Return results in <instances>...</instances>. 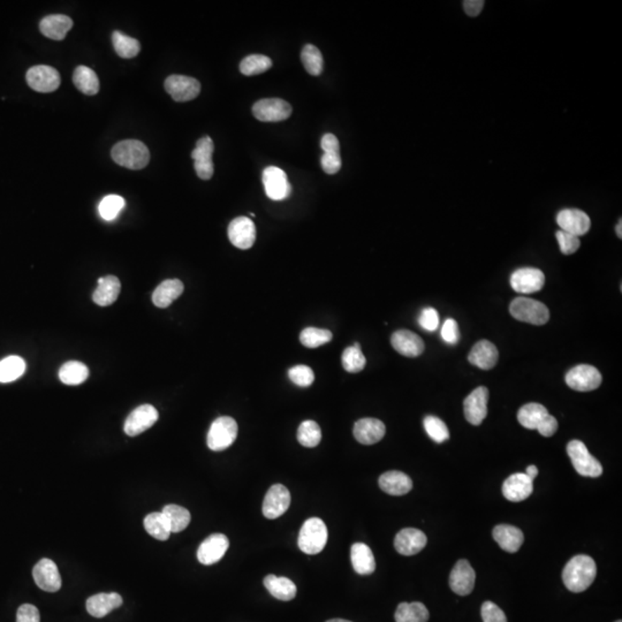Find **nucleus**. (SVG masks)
Here are the masks:
<instances>
[{
	"label": "nucleus",
	"instance_id": "obj_53",
	"mask_svg": "<svg viewBox=\"0 0 622 622\" xmlns=\"http://www.w3.org/2000/svg\"><path fill=\"white\" fill-rule=\"evenodd\" d=\"M418 324L424 330L436 331L439 326V315L434 308H424L418 317Z\"/></svg>",
	"mask_w": 622,
	"mask_h": 622
},
{
	"label": "nucleus",
	"instance_id": "obj_45",
	"mask_svg": "<svg viewBox=\"0 0 622 622\" xmlns=\"http://www.w3.org/2000/svg\"><path fill=\"white\" fill-rule=\"evenodd\" d=\"M272 67V60L263 55H248L240 64V71L247 76L262 74Z\"/></svg>",
	"mask_w": 622,
	"mask_h": 622
},
{
	"label": "nucleus",
	"instance_id": "obj_8",
	"mask_svg": "<svg viewBox=\"0 0 622 622\" xmlns=\"http://www.w3.org/2000/svg\"><path fill=\"white\" fill-rule=\"evenodd\" d=\"M263 185L265 194L272 201H282L292 194V186L289 178L282 169L276 166H269L263 171Z\"/></svg>",
	"mask_w": 622,
	"mask_h": 622
},
{
	"label": "nucleus",
	"instance_id": "obj_32",
	"mask_svg": "<svg viewBox=\"0 0 622 622\" xmlns=\"http://www.w3.org/2000/svg\"><path fill=\"white\" fill-rule=\"evenodd\" d=\"M352 565L357 574L370 575L376 569V560L373 551L364 543H355L350 550Z\"/></svg>",
	"mask_w": 622,
	"mask_h": 622
},
{
	"label": "nucleus",
	"instance_id": "obj_5",
	"mask_svg": "<svg viewBox=\"0 0 622 622\" xmlns=\"http://www.w3.org/2000/svg\"><path fill=\"white\" fill-rule=\"evenodd\" d=\"M237 437V423L230 416H221L214 420L207 432V448L214 452L226 450Z\"/></svg>",
	"mask_w": 622,
	"mask_h": 622
},
{
	"label": "nucleus",
	"instance_id": "obj_56",
	"mask_svg": "<svg viewBox=\"0 0 622 622\" xmlns=\"http://www.w3.org/2000/svg\"><path fill=\"white\" fill-rule=\"evenodd\" d=\"M17 622H41L39 609L32 604H23L18 609Z\"/></svg>",
	"mask_w": 622,
	"mask_h": 622
},
{
	"label": "nucleus",
	"instance_id": "obj_59",
	"mask_svg": "<svg viewBox=\"0 0 622 622\" xmlns=\"http://www.w3.org/2000/svg\"><path fill=\"white\" fill-rule=\"evenodd\" d=\"M483 0H466L464 1V10L468 17H477L484 7Z\"/></svg>",
	"mask_w": 622,
	"mask_h": 622
},
{
	"label": "nucleus",
	"instance_id": "obj_36",
	"mask_svg": "<svg viewBox=\"0 0 622 622\" xmlns=\"http://www.w3.org/2000/svg\"><path fill=\"white\" fill-rule=\"evenodd\" d=\"M548 409L541 403H527L520 408L518 413V420L522 427L529 430H537L538 425L548 416Z\"/></svg>",
	"mask_w": 622,
	"mask_h": 622
},
{
	"label": "nucleus",
	"instance_id": "obj_3",
	"mask_svg": "<svg viewBox=\"0 0 622 622\" xmlns=\"http://www.w3.org/2000/svg\"><path fill=\"white\" fill-rule=\"evenodd\" d=\"M328 543V528L319 518H311L303 523L298 534V548L305 554L323 551Z\"/></svg>",
	"mask_w": 622,
	"mask_h": 622
},
{
	"label": "nucleus",
	"instance_id": "obj_9",
	"mask_svg": "<svg viewBox=\"0 0 622 622\" xmlns=\"http://www.w3.org/2000/svg\"><path fill=\"white\" fill-rule=\"evenodd\" d=\"M254 117L263 123H279L289 119L292 114V106L284 99L265 98L255 103Z\"/></svg>",
	"mask_w": 622,
	"mask_h": 622
},
{
	"label": "nucleus",
	"instance_id": "obj_12",
	"mask_svg": "<svg viewBox=\"0 0 622 622\" xmlns=\"http://www.w3.org/2000/svg\"><path fill=\"white\" fill-rule=\"evenodd\" d=\"M214 144L210 137H202L196 143V148L191 153V158L195 160V171L198 178L202 180H210L214 175Z\"/></svg>",
	"mask_w": 622,
	"mask_h": 622
},
{
	"label": "nucleus",
	"instance_id": "obj_49",
	"mask_svg": "<svg viewBox=\"0 0 622 622\" xmlns=\"http://www.w3.org/2000/svg\"><path fill=\"white\" fill-rule=\"evenodd\" d=\"M423 425H424L425 431L429 434V437L438 444L450 439L448 425L445 424L441 418L436 417V416H427L423 421Z\"/></svg>",
	"mask_w": 622,
	"mask_h": 622
},
{
	"label": "nucleus",
	"instance_id": "obj_50",
	"mask_svg": "<svg viewBox=\"0 0 622 622\" xmlns=\"http://www.w3.org/2000/svg\"><path fill=\"white\" fill-rule=\"evenodd\" d=\"M289 380L300 387H308L315 380L314 371L308 366H295L289 370Z\"/></svg>",
	"mask_w": 622,
	"mask_h": 622
},
{
	"label": "nucleus",
	"instance_id": "obj_26",
	"mask_svg": "<svg viewBox=\"0 0 622 622\" xmlns=\"http://www.w3.org/2000/svg\"><path fill=\"white\" fill-rule=\"evenodd\" d=\"M123 605V597L117 593H97L87 600V611L95 618H104Z\"/></svg>",
	"mask_w": 622,
	"mask_h": 622
},
{
	"label": "nucleus",
	"instance_id": "obj_47",
	"mask_svg": "<svg viewBox=\"0 0 622 622\" xmlns=\"http://www.w3.org/2000/svg\"><path fill=\"white\" fill-rule=\"evenodd\" d=\"M302 64L309 74L318 76L323 71V55L315 46L307 44L301 52Z\"/></svg>",
	"mask_w": 622,
	"mask_h": 622
},
{
	"label": "nucleus",
	"instance_id": "obj_52",
	"mask_svg": "<svg viewBox=\"0 0 622 622\" xmlns=\"http://www.w3.org/2000/svg\"><path fill=\"white\" fill-rule=\"evenodd\" d=\"M482 619L483 622H507V618L500 607L492 603V602H485L482 605Z\"/></svg>",
	"mask_w": 622,
	"mask_h": 622
},
{
	"label": "nucleus",
	"instance_id": "obj_10",
	"mask_svg": "<svg viewBox=\"0 0 622 622\" xmlns=\"http://www.w3.org/2000/svg\"><path fill=\"white\" fill-rule=\"evenodd\" d=\"M27 83L33 90L39 92H52L57 90L62 78L57 69L51 66H34L26 74Z\"/></svg>",
	"mask_w": 622,
	"mask_h": 622
},
{
	"label": "nucleus",
	"instance_id": "obj_37",
	"mask_svg": "<svg viewBox=\"0 0 622 622\" xmlns=\"http://www.w3.org/2000/svg\"><path fill=\"white\" fill-rule=\"evenodd\" d=\"M89 377V369L83 363L78 361L66 362L59 370V380L65 385H80Z\"/></svg>",
	"mask_w": 622,
	"mask_h": 622
},
{
	"label": "nucleus",
	"instance_id": "obj_33",
	"mask_svg": "<svg viewBox=\"0 0 622 622\" xmlns=\"http://www.w3.org/2000/svg\"><path fill=\"white\" fill-rule=\"evenodd\" d=\"M184 284L178 279L163 282L153 292V305L158 308H167L184 293Z\"/></svg>",
	"mask_w": 622,
	"mask_h": 622
},
{
	"label": "nucleus",
	"instance_id": "obj_31",
	"mask_svg": "<svg viewBox=\"0 0 622 622\" xmlns=\"http://www.w3.org/2000/svg\"><path fill=\"white\" fill-rule=\"evenodd\" d=\"M120 280L116 276L102 277L98 279V287L92 295L95 303L101 307H107L117 301L120 294Z\"/></svg>",
	"mask_w": 622,
	"mask_h": 622
},
{
	"label": "nucleus",
	"instance_id": "obj_63",
	"mask_svg": "<svg viewBox=\"0 0 622 622\" xmlns=\"http://www.w3.org/2000/svg\"><path fill=\"white\" fill-rule=\"evenodd\" d=\"M616 622H621V621H620V620H619V621H616Z\"/></svg>",
	"mask_w": 622,
	"mask_h": 622
},
{
	"label": "nucleus",
	"instance_id": "obj_58",
	"mask_svg": "<svg viewBox=\"0 0 622 622\" xmlns=\"http://www.w3.org/2000/svg\"><path fill=\"white\" fill-rule=\"evenodd\" d=\"M321 146L324 153H340V144L333 134H325L322 137Z\"/></svg>",
	"mask_w": 622,
	"mask_h": 622
},
{
	"label": "nucleus",
	"instance_id": "obj_13",
	"mask_svg": "<svg viewBox=\"0 0 622 622\" xmlns=\"http://www.w3.org/2000/svg\"><path fill=\"white\" fill-rule=\"evenodd\" d=\"M157 420H158V412L153 406H139L127 417L123 430L130 437H135L151 428Z\"/></svg>",
	"mask_w": 622,
	"mask_h": 622
},
{
	"label": "nucleus",
	"instance_id": "obj_6",
	"mask_svg": "<svg viewBox=\"0 0 622 622\" xmlns=\"http://www.w3.org/2000/svg\"><path fill=\"white\" fill-rule=\"evenodd\" d=\"M567 453L574 468L581 476L596 478L603 474V466L600 461L590 454L587 446L582 441H569Z\"/></svg>",
	"mask_w": 622,
	"mask_h": 622
},
{
	"label": "nucleus",
	"instance_id": "obj_20",
	"mask_svg": "<svg viewBox=\"0 0 622 622\" xmlns=\"http://www.w3.org/2000/svg\"><path fill=\"white\" fill-rule=\"evenodd\" d=\"M557 223L561 230L575 237H581L589 232L591 221L584 211L579 209H564L557 216Z\"/></svg>",
	"mask_w": 622,
	"mask_h": 622
},
{
	"label": "nucleus",
	"instance_id": "obj_54",
	"mask_svg": "<svg viewBox=\"0 0 622 622\" xmlns=\"http://www.w3.org/2000/svg\"><path fill=\"white\" fill-rule=\"evenodd\" d=\"M441 338L446 344L455 345L459 339H460V331H459V325L453 318H448L445 321L441 328Z\"/></svg>",
	"mask_w": 622,
	"mask_h": 622
},
{
	"label": "nucleus",
	"instance_id": "obj_51",
	"mask_svg": "<svg viewBox=\"0 0 622 622\" xmlns=\"http://www.w3.org/2000/svg\"><path fill=\"white\" fill-rule=\"evenodd\" d=\"M555 237H557L558 243L560 247L561 253L564 255H572V254L576 253L580 248V239L573 234L567 233L564 230H558Z\"/></svg>",
	"mask_w": 622,
	"mask_h": 622
},
{
	"label": "nucleus",
	"instance_id": "obj_55",
	"mask_svg": "<svg viewBox=\"0 0 622 622\" xmlns=\"http://www.w3.org/2000/svg\"><path fill=\"white\" fill-rule=\"evenodd\" d=\"M322 167L328 174H336L341 169L340 153H324L321 158Z\"/></svg>",
	"mask_w": 622,
	"mask_h": 622
},
{
	"label": "nucleus",
	"instance_id": "obj_7",
	"mask_svg": "<svg viewBox=\"0 0 622 622\" xmlns=\"http://www.w3.org/2000/svg\"><path fill=\"white\" fill-rule=\"evenodd\" d=\"M566 384L570 389L579 392H590L598 389L602 384V373L600 370L589 364H580L574 366L565 377Z\"/></svg>",
	"mask_w": 622,
	"mask_h": 622
},
{
	"label": "nucleus",
	"instance_id": "obj_39",
	"mask_svg": "<svg viewBox=\"0 0 622 622\" xmlns=\"http://www.w3.org/2000/svg\"><path fill=\"white\" fill-rule=\"evenodd\" d=\"M166 520L169 522L171 532H180L185 530L191 523V516L188 509L178 505H166L162 511Z\"/></svg>",
	"mask_w": 622,
	"mask_h": 622
},
{
	"label": "nucleus",
	"instance_id": "obj_22",
	"mask_svg": "<svg viewBox=\"0 0 622 622\" xmlns=\"http://www.w3.org/2000/svg\"><path fill=\"white\" fill-rule=\"evenodd\" d=\"M428 538L424 532L415 528L402 529L396 534L394 548L402 555H414L425 548Z\"/></svg>",
	"mask_w": 622,
	"mask_h": 622
},
{
	"label": "nucleus",
	"instance_id": "obj_24",
	"mask_svg": "<svg viewBox=\"0 0 622 622\" xmlns=\"http://www.w3.org/2000/svg\"><path fill=\"white\" fill-rule=\"evenodd\" d=\"M534 491V481L525 474H514L504 482L502 495L509 502H523Z\"/></svg>",
	"mask_w": 622,
	"mask_h": 622
},
{
	"label": "nucleus",
	"instance_id": "obj_43",
	"mask_svg": "<svg viewBox=\"0 0 622 622\" xmlns=\"http://www.w3.org/2000/svg\"><path fill=\"white\" fill-rule=\"evenodd\" d=\"M341 361L344 369L350 373H360L366 364V357L363 355L359 343H355L353 346L347 347L343 353Z\"/></svg>",
	"mask_w": 622,
	"mask_h": 622
},
{
	"label": "nucleus",
	"instance_id": "obj_28",
	"mask_svg": "<svg viewBox=\"0 0 622 622\" xmlns=\"http://www.w3.org/2000/svg\"><path fill=\"white\" fill-rule=\"evenodd\" d=\"M499 359V352L497 347L488 340H481L473 347L468 361L480 369L491 370L495 368Z\"/></svg>",
	"mask_w": 622,
	"mask_h": 622
},
{
	"label": "nucleus",
	"instance_id": "obj_16",
	"mask_svg": "<svg viewBox=\"0 0 622 622\" xmlns=\"http://www.w3.org/2000/svg\"><path fill=\"white\" fill-rule=\"evenodd\" d=\"M489 389L480 386L474 389L464 402V416L470 424L481 425L488 415Z\"/></svg>",
	"mask_w": 622,
	"mask_h": 622
},
{
	"label": "nucleus",
	"instance_id": "obj_57",
	"mask_svg": "<svg viewBox=\"0 0 622 622\" xmlns=\"http://www.w3.org/2000/svg\"><path fill=\"white\" fill-rule=\"evenodd\" d=\"M557 418L553 417L552 415L548 414L546 417L541 421V424L538 425L537 431L544 436V437H552L558 430Z\"/></svg>",
	"mask_w": 622,
	"mask_h": 622
},
{
	"label": "nucleus",
	"instance_id": "obj_34",
	"mask_svg": "<svg viewBox=\"0 0 622 622\" xmlns=\"http://www.w3.org/2000/svg\"><path fill=\"white\" fill-rule=\"evenodd\" d=\"M264 586L275 598L284 602L294 600L296 596V586L287 577H278L268 575L264 579Z\"/></svg>",
	"mask_w": 622,
	"mask_h": 622
},
{
	"label": "nucleus",
	"instance_id": "obj_62",
	"mask_svg": "<svg viewBox=\"0 0 622 622\" xmlns=\"http://www.w3.org/2000/svg\"><path fill=\"white\" fill-rule=\"evenodd\" d=\"M326 622H352V621H348V620H344V619H332V620H329V621H326Z\"/></svg>",
	"mask_w": 622,
	"mask_h": 622
},
{
	"label": "nucleus",
	"instance_id": "obj_23",
	"mask_svg": "<svg viewBox=\"0 0 622 622\" xmlns=\"http://www.w3.org/2000/svg\"><path fill=\"white\" fill-rule=\"evenodd\" d=\"M391 344L393 348L403 357H417L424 352V341L412 331L399 330L392 334Z\"/></svg>",
	"mask_w": 622,
	"mask_h": 622
},
{
	"label": "nucleus",
	"instance_id": "obj_61",
	"mask_svg": "<svg viewBox=\"0 0 622 622\" xmlns=\"http://www.w3.org/2000/svg\"><path fill=\"white\" fill-rule=\"evenodd\" d=\"M616 234H618V237H619V239H621V237H622V221H621V219H620L619 223H618V225H616Z\"/></svg>",
	"mask_w": 622,
	"mask_h": 622
},
{
	"label": "nucleus",
	"instance_id": "obj_29",
	"mask_svg": "<svg viewBox=\"0 0 622 622\" xmlns=\"http://www.w3.org/2000/svg\"><path fill=\"white\" fill-rule=\"evenodd\" d=\"M73 27V20L62 14H52L43 18L39 23V29L43 35L53 39L62 41Z\"/></svg>",
	"mask_w": 622,
	"mask_h": 622
},
{
	"label": "nucleus",
	"instance_id": "obj_41",
	"mask_svg": "<svg viewBox=\"0 0 622 622\" xmlns=\"http://www.w3.org/2000/svg\"><path fill=\"white\" fill-rule=\"evenodd\" d=\"M26 371V362L22 357L12 355L0 361V382H14Z\"/></svg>",
	"mask_w": 622,
	"mask_h": 622
},
{
	"label": "nucleus",
	"instance_id": "obj_38",
	"mask_svg": "<svg viewBox=\"0 0 622 622\" xmlns=\"http://www.w3.org/2000/svg\"><path fill=\"white\" fill-rule=\"evenodd\" d=\"M430 613L424 604L401 603L396 612V622H428Z\"/></svg>",
	"mask_w": 622,
	"mask_h": 622
},
{
	"label": "nucleus",
	"instance_id": "obj_27",
	"mask_svg": "<svg viewBox=\"0 0 622 622\" xmlns=\"http://www.w3.org/2000/svg\"><path fill=\"white\" fill-rule=\"evenodd\" d=\"M378 484L380 489L389 496H403L413 489L412 478L398 470H391L382 474Z\"/></svg>",
	"mask_w": 622,
	"mask_h": 622
},
{
	"label": "nucleus",
	"instance_id": "obj_48",
	"mask_svg": "<svg viewBox=\"0 0 622 622\" xmlns=\"http://www.w3.org/2000/svg\"><path fill=\"white\" fill-rule=\"evenodd\" d=\"M126 202L119 195H107L102 200L98 211L104 221H113L120 214Z\"/></svg>",
	"mask_w": 622,
	"mask_h": 622
},
{
	"label": "nucleus",
	"instance_id": "obj_4",
	"mask_svg": "<svg viewBox=\"0 0 622 622\" xmlns=\"http://www.w3.org/2000/svg\"><path fill=\"white\" fill-rule=\"evenodd\" d=\"M509 312L516 321L534 325H544L550 319L548 307L532 298H516L509 305Z\"/></svg>",
	"mask_w": 622,
	"mask_h": 622
},
{
	"label": "nucleus",
	"instance_id": "obj_14",
	"mask_svg": "<svg viewBox=\"0 0 622 622\" xmlns=\"http://www.w3.org/2000/svg\"><path fill=\"white\" fill-rule=\"evenodd\" d=\"M227 233L232 244L239 249H249L256 241V226L248 217H237L230 221Z\"/></svg>",
	"mask_w": 622,
	"mask_h": 622
},
{
	"label": "nucleus",
	"instance_id": "obj_60",
	"mask_svg": "<svg viewBox=\"0 0 622 622\" xmlns=\"http://www.w3.org/2000/svg\"><path fill=\"white\" fill-rule=\"evenodd\" d=\"M525 475L529 477V478H532V481L535 480L536 477L538 475V469L536 466H529L527 469H525Z\"/></svg>",
	"mask_w": 622,
	"mask_h": 622
},
{
	"label": "nucleus",
	"instance_id": "obj_2",
	"mask_svg": "<svg viewBox=\"0 0 622 622\" xmlns=\"http://www.w3.org/2000/svg\"><path fill=\"white\" fill-rule=\"evenodd\" d=\"M111 156L118 165L130 170L144 169L150 162L149 149L137 139H126L117 143Z\"/></svg>",
	"mask_w": 622,
	"mask_h": 622
},
{
	"label": "nucleus",
	"instance_id": "obj_40",
	"mask_svg": "<svg viewBox=\"0 0 622 622\" xmlns=\"http://www.w3.org/2000/svg\"><path fill=\"white\" fill-rule=\"evenodd\" d=\"M144 528L150 536L158 541H167L172 534L169 522L162 512L148 514L144 518Z\"/></svg>",
	"mask_w": 622,
	"mask_h": 622
},
{
	"label": "nucleus",
	"instance_id": "obj_15",
	"mask_svg": "<svg viewBox=\"0 0 622 622\" xmlns=\"http://www.w3.org/2000/svg\"><path fill=\"white\" fill-rule=\"evenodd\" d=\"M544 285V273L535 268H522L516 270L511 277L512 289L521 294L539 292Z\"/></svg>",
	"mask_w": 622,
	"mask_h": 622
},
{
	"label": "nucleus",
	"instance_id": "obj_1",
	"mask_svg": "<svg viewBox=\"0 0 622 622\" xmlns=\"http://www.w3.org/2000/svg\"><path fill=\"white\" fill-rule=\"evenodd\" d=\"M596 575L597 566L593 558L580 554L572 558L565 566L562 581L572 593H583L593 583Z\"/></svg>",
	"mask_w": 622,
	"mask_h": 622
},
{
	"label": "nucleus",
	"instance_id": "obj_42",
	"mask_svg": "<svg viewBox=\"0 0 622 622\" xmlns=\"http://www.w3.org/2000/svg\"><path fill=\"white\" fill-rule=\"evenodd\" d=\"M114 50L121 58L132 59L139 55L141 51V46L137 39L125 35L120 32H114L112 35Z\"/></svg>",
	"mask_w": 622,
	"mask_h": 622
},
{
	"label": "nucleus",
	"instance_id": "obj_11",
	"mask_svg": "<svg viewBox=\"0 0 622 622\" xmlns=\"http://www.w3.org/2000/svg\"><path fill=\"white\" fill-rule=\"evenodd\" d=\"M165 90L175 102H189L201 92V85L196 78L185 75H171L166 78Z\"/></svg>",
	"mask_w": 622,
	"mask_h": 622
},
{
	"label": "nucleus",
	"instance_id": "obj_19",
	"mask_svg": "<svg viewBox=\"0 0 622 622\" xmlns=\"http://www.w3.org/2000/svg\"><path fill=\"white\" fill-rule=\"evenodd\" d=\"M230 548V541L223 534H214L202 541L198 550V559L202 565L210 566L221 560Z\"/></svg>",
	"mask_w": 622,
	"mask_h": 622
},
{
	"label": "nucleus",
	"instance_id": "obj_35",
	"mask_svg": "<svg viewBox=\"0 0 622 622\" xmlns=\"http://www.w3.org/2000/svg\"><path fill=\"white\" fill-rule=\"evenodd\" d=\"M73 82L78 90L88 96L97 95L99 91V80L96 73L87 66H78L73 74Z\"/></svg>",
	"mask_w": 622,
	"mask_h": 622
},
{
	"label": "nucleus",
	"instance_id": "obj_18",
	"mask_svg": "<svg viewBox=\"0 0 622 622\" xmlns=\"http://www.w3.org/2000/svg\"><path fill=\"white\" fill-rule=\"evenodd\" d=\"M34 580L39 589L48 593H57L62 588V576L55 561L42 559L33 569Z\"/></svg>",
	"mask_w": 622,
	"mask_h": 622
},
{
	"label": "nucleus",
	"instance_id": "obj_44",
	"mask_svg": "<svg viewBox=\"0 0 622 622\" xmlns=\"http://www.w3.org/2000/svg\"><path fill=\"white\" fill-rule=\"evenodd\" d=\"M298 441L305 448H316L322 441V430L315 421L302 422L298 429Z\"/></svg>",
	"mask_w": 622,
	"mask_h": 622
},
{
	"label": "nucleus",
	"instance_id": "obj_21",
	"mask_svg": "<svg viewBox=\"0 0 622 622\" xmlns=\"http://www.w3.org/2000/svg\"><path fill=\"white\" fill-rule=\"evenodd\" d=\"M476 574L466 560L457 561L450 575V587L459 596H468L475 587Z\"/></svg>",
	"mask_w": 622,
	"mask_h": 622
},
{
	"label": "nucleus",
	"instance_id": "obj_30",
	"mask_svg": "<svg viewBox=\"0 0 622 622\" xmlns=\"http://www.w3.org/2000/svg\"><path fill=\"white\" fill-rule=\"evenodd\" d=\"M493 538L504 551L509 553L518 552L525 541V536L521 529L509 525H497L496 528L493 529Z\"/></svg>",
	"mask_w": 622,
	"mask_h": 622
},
{
	"label": "nucleus",
	"instance_id": "obj_46",
	"mask_svg": "<svg viewBox=\"0 0 622 622\" xmlns=\"http://www.w3.org/2000/svg\"><path fill=\"white\" fill-rule=\"evenodd\" d=\"M333 334L326 329L307 328L300 334V341L307 348H317L332 340Z\"/></svg>",
	"mask_w": 622,
	"mask_h": 622
},
{
	"label": "nucleus",
	"instance_id": "obj_25",
	"mask_svg": "<svg viewBox=\"0 0 622 622\" xmlns=\"http://www.w3.org/2000/svg\"><path fill=\"white\" fill-rule=\"evenodd\" d=\"M385 434V424L377 418H362L354 425V437L363 445L376 444Z\"/></svg>",
	"mask_w": 622,
	"mask_h": 622
},
{
	"label": "nucleus",
	"instance_id": "obj_17",
	"mask_svg": "<svg viewBox=\"0 0 622 622\" xmlns=\"http://www.w3.org/2000/svg\"><path fill=\"white\" fill-rule=\"evenodd\" d=\"M291 505V493L286 486L276 484L270 488L263 502V514L268 518L284 516Z\"/></svg>",
	"mask_w": 622,
	"mask_h": 622
}]
</instances>
